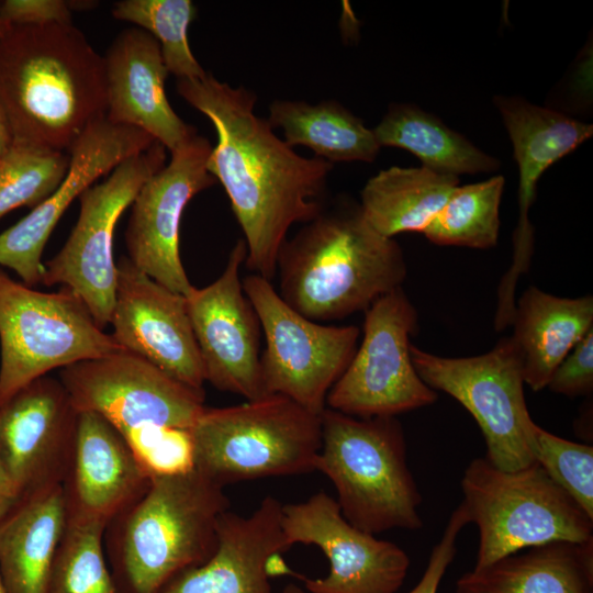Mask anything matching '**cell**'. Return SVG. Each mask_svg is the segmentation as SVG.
I'll return each mask as SVG.
<instances>
[{"mask_svg":"<svg viewBox=\"0 0 593 593\" xmlns=\"http://www.w3.org/2000/svg\"><path fill=\"white\" fill-rule=\"evenodd\" d=\"M177 92L213 124L217 142L206 168L231 202L243 231L246 267L272 280L292 225L314 219L327 204L333 164L299 155L255 113L256 96L206 72L177 79Z\"/></svg>","mask_w":593,"mask_h":593,"instance_id":"1","label":"cell"},{"mask_svg":"<svg viewBox=\"0 0 593 593\" xmlns=\"http://www.w3.org/2000/svg\"><path fill=\"white\" fill-rule=\"evenodd\" d=\"M0 104L13 142L68 153L105 118L104 59L72 23L5 24Z\"/></svg>","mask_w":593,"mask_h":593,"instance_id":"2","label":"cell"},{"mask_svg":"<svg viewBox=\"0 0 593 593\" xmlns=\"http://www.w3.org/2000/svg\"><path fill=\"white\" fill-rule=\"evenodd\" d=\"M277 272L282 300L325 323L366 311L401 288L407 268L394 238L370 225L359 202L339 197L284 240Z\"/></svg>","mask_w":593,"mask_h":593,"instance_id":"3","label":"cell"},{"mask_svg":"<svg viewBox=\"0 0 593 593\" xmlns=\"http://www.w3.org/2000/svg\"><path fill=\"white\" fill-rule=\"evenodd\" d=\"M228 510L224 486L194 468L152 474L144 494L109 523L111 573L119 592L160 593L180 573L205 562Z\"/></svg>","mask_w":593,"mask_h":593,"instance_id":"4","label":"cell"},{"mask_svg":"<svg viewBox=\"0 0 593 593\" xmlns=\"http://www.w3.org/2000/svg\"><path fill=\"white\" fill-rule=\"evenodd\" d=\"M321 428L315 471L334 484L347 522L372 535L423 527L417 511L422 496L396 416L362 418L326 407Z\"/></svg>","mask_w":593,"mask_h":593,"instance_id":"5","label":"cell"},{"mask_svg":"<svg viewBox=\"0 0 593 593\" xmlns=\"http://www.w3.org/2000/svg\"><path fill=\"white\" fill-rule=\"evenodd\" d=\"M189 432L194 469L222 486L315 471L322 444L321 415L279 394L205 407Z\"/></svg>","mask_w":593,"mask_h":593,"instance_id":"6","label":"cell"},{"mask_svg":"<svg viewBox=\"0 0 593 593\" xmlns=\"http://www.w3.org/2000/svg\"><path fill=\"white\" fill-rule=\"evenodd\" d=\"M461 489L460 505L479 529L473 569L555 541L593 539V518L537 462L504 471L478 457L466 468Z\"/></svg>","mask_w":593,"mask_h":593,"instance_id":"7","label":"cell"},{"mask_svg":"<svg viewBox=\"0 0 593 593\" xmlns=\"http://www.w3.org/2000/svg\"><path fill=\"white\" fill-rule=\"evenodd\" d=\"M0 406L53 369L124 350L67 287L42 292L0 267Z\"/></svg>","mask_w":593,"mask_h":593,"instance_id":"8","label":"cell"},{"mask_svg":"<svg viewBox=\"0 0 593 593\" xmlns=\"http://www.w3.org/2000/svg\"><path fill=\"white\" fill-rule=\"evenodd\" d=\"M410 351L419 378L473 416L485 440V458L493 466L514 471L536 462L532 452L535 422L524 395L521 356L511 337L472 357L437 356L414 345Z\"/></svg>","mask_w":593,"mask_h":593,"instance_id":"9","label":"cell"},{"mask_svg":"<svg viewBox=\"0 0 593 593\" xmlns=\"http://www.w3.org/2000/svg\"><path fill=\"white\" fill-rule=\"evenodd\" d=\"M242 283L265 337L260 371L266 394L283 395L321 415L328 392L355 355L360 329L303 316L261 276L254 273Z\"/></svg>","mask_w":593,"mask_h":593,"instance_id":"10","label":"cell"},{"mask_svg":"<svg viewBox=\"0 0 593 593\" xmlns=\"http://www.w3.org/2000/svg\"><path fill=\"white\" fill-rule=\"evenodd\" d=\"M166 150L155 142L119 164L103 181L86 189L78 198L79 216L70 235L44 264L42 283L69 288L102 329L110 324L115 303V225L142 186L166 165Z\"/></svg>","mask_w":593,"mask_h":593,"instance_id":"11","label":"cell"},{"mask_svg":"<svg viewBox=\"0 0 593 593\" xmlns=\"http://www.w3.org/2000/svg\"><path fill=\"white\" fill-rule=\"evenodd\" d=\"M416 324L417 312L402 287L377 299L365 311L360 346L327 394L328 409L367 418L435 403L436 391L419 378L411 358Z\"/></svg>","mask_w":593,"mask_h":593,"instance_id":"12","label":"cell"},{"mask_svg":"<svg viewBox=\"0 0 593 593\" xmlns=\"http://www.w3.org/2000/svg\"><path fill=\"white\" fill-rule=\"evenodd\" d=\"M59 380L78 412H94L122 436L148 426L190 429L204 411V391L122 351L65 367Z\"/></svg>","mask_w":593,"mask_h":593,"instance_id":"13","label":"cell"},{"mask_svg":"<svg viewBox=\"0 0 593 593\" xmlns=\"http://www.w3.org/2000/svg\"><path fill=\"white\" fill-rule=\"evenodd\" d=\"M211 149L209 139L195 133L170 152L169 163L137 192L125 231L130 261L159 284L183 296L193 286L180 257V222L192 198L216 182L206 168Z\"/></svg>","mask_w":593,"mask_h":593,"instance_id":"14","label":"cell"},{"mask_svg":"<svg viewBox=\"0 0 593 593\" xmlns=\"http://www.w3.org/2000/svg\"><path fill=\"white\" fill-rule=\"evenodd\" d=\"M281 523L288 549L294 544L315 545L328 559L326 577L303 578L310 593H395L406 578V552L351 525L336 500L323 491L282 505Z\"/></svg>","mask_w":593,"mask_h":593,"instance_id":"15","label":"cell"},{"mask_svg":"<svg viewBox=\"0 0 593 593\" xmlns=\"http://www.w3.org/2000/svg\"><path fill=\"white\" fill-rule=\"evenodd\" d=\"M246 251L239 239L220 277L204 288L193 287L186 299L205 381L253 401L268 394L260 371V322L239 278Z\"/></svg>","mask_w":593,"mask_h":593,"instance_id":"16","label":"cell"},{"mask_svg":"<svg viewBox=\"0 0 593 593\" xmlns=\"http://www.w3.org/2000/svg\"><path fill=\"white\" fill-rule=\"evenodd\" d=\"M493 103L512 142L518 167V220L513 235V259L499 284L494 317V328L501 332L512 324L516 284L532 261L534 232L529 209L536 199L537 183L551 165L592 136L593 125L517 96H495Z\"/></svg>","mask_w":593,"mask_h":593,"instance_id":"17","label":"cell"},{"mask_svg":"<svg viewBox=\"0 0 593 593\" xmlns=\"http://www.w3.org/2000/svg\"><path fill=\"white\" fill-rule=\"evenodd\" d=\"M156 141L137 127L107 118L90 124L71 146L66 176L36 208L0 234V267L12 269L26 286L42 282L44 247L71 202L119 164Z\"/></svg>","mask_w":593,"mask_h":593,"instance_id":"18","label":"cell"},{"mask_svg":"<svg viewBox=\"0 0 593 593\" xmlns=\"http://www.w3.org/2000/svg\"><path fill=\"white\" fill-rule=\"evenodd\" d=\"M114 340L175 380L204 391L205 374L186 296L138 270L127 257L116 262Z\"/></svg>","mask_w":593,"mask_h":593,"instance_id":"19","label":"cell"},{"mask_svg":"<svg viewBox=\"0 0 593 593\" xmlns=\"http://www.w3.org/2000/svg\"><path fill=\"white\" fill-rule=\"evenodd\" d=\"M78 415L60 380L47 374L0 406V456L21 495L64 483Z\"/></svg>","mask_w":593,"mask_h":593,"instance_id":"20","label":"cell"},{"mask_svg":"<svg viewBox=\"0 0 593 593\" xmlns=\"http://www.w3.org/2000/svg\"><path fill=\"white\" fill-rule=\"evenodd\" d=\"M103 59L107 120L143 130L169 152L197 133L169 104L165 90L169 72L153 35L139 27L125 29Z\"/></svg>","mask_w":593,"mask_h":593,"instance_id":"21","label":"cell"},{"mask_svg":"<svg viewBox=\"0 0 593 593\" xmlns=\"http://www.w3.org/2000/svg\"><path fill=\"white\" fill-rule=\"evenodd\" d=\"M282 505L268 495L247 516L226 511L217 524L213 555L180 573L160 593H273L269 563L288 549Z\"/></svg>","mask_w":593,"mask_h":593,"instance_id":"22","label":"cell"},{"mask_svg":"<svg viewBox=\"0 0 593 593\" xmlns=\"http://www.w3.org/2000/svg\"><path fill=\"white\" fill-rule=\"evenodd\" d=\"M150 473L122 434L94 412H79L64 490L67 511L109 525L146 491Z\"/></svg>","mask_w":593,"mask_h":593,"instance_id":"23","label":"cell"},{"mask_svg":"<svg viewBox=\"0 0 593 593\" xmlns=\"http://www.w3.org/2000/svg\"><path fill=\"white\" fill-rule=\"evenodd\" d=\"M66 522L63 484L23 494L0 522V574L8 593H47Z\"/></svg>","mask_w":593,"mask_h":593,"instance_id":"24","label":"cell"},{"mask_svg":"<svg viewBox=\"0 0 593 593\" xmlns=\"http://www.w3.org/2000/svg\"><path fill=\"white\" fill-rule=\"evenodd\" d=\"M511 336L522 360L524 382L547 388L558 365L593 328V296L560 298L532 286L515 303Z\"/></svg>","mask_w":593,"mask_h":593,"instance_id":"25","label":"cell"},{"mask_svg":"<svg viewBox=\"0 0 593 593\" xmlns=\"http://www.w3.org/2000/svg\"><path fill=\"white\" fill-rule=\"evenodd\" d=\"M456 593H593V539L506 556L462 574Z\"/></svg>","mask_w":593,"mask_h":593,"instance_id":"26","label":"cell"},{"mask_svg":"<svg viewBox=\"0 0 593 593\" xmlns=\"http://www.w3.org/2000/svg\"><path fill=\"white\" fill-rule=\"evenodd\" d=\"M458 183L459 177L422 166H393L368 179L359 204L370 225L385 237L423 233Z\"/></svg>","mask_w":593,"mask_h":593,"instance_id":"27","label":"cell"},{"mask_svg":"<svg viewBox=\"0 0 593 593\" xmlns=\"http://www.w3.org/2000/svg\"><path fill=\"white\" fill-rule=\"evenodd\" d=\"M279 127L283 141L304 146L315 157L332 164L339 161L372 163L380 152L372 128L335 100L310 104L301 100H275L267 119Z\"/></svg>","mask_w":593,"mask_h":593,"instance_id":"28","label":"cell"},{"mask_svg":"<svg viewBox=\"0 0 593 593\" xmlns=\"http://www.w3.org/2000/svg\"><path fill=\"white\" fill-rule=\"evenodd\" d=\"M372 131L380 147L405 149L422 161V167L439 174L459 177L501 167L499 159L412 103H392Z\"/></svg>","mask_w":593,"mask_h":593,"instance_id":"29","label":"cell"},{"mask_svg":"<svg viewBox=\"0 0 593 593\" xmlns=\"http://www.w3.org/2000/svg\"><path fill=\"white\" fill-rule=\"evenodd\" d=\"M504 184V177L495 175L481 182L457 186L423 234L439 246H495Z\"/></svg>","mask_w":593,"mask_h":593,"instance_id":"30","label":"cell"},{"mask_svg":"<svg viewBox=\"0 0 593 593\" xmlns=\"http://www.w3.org/2000/svg\"><path fill=\"white\" fill-rule=\"evenodd\" d=\"M107 526L100 519L67 511L47 593H120L103 550Z\"/></svg>","mask_w":593,"mask_h":593,"instance_id":"31","label":"cell"},{"mask_svg":"<svg viewBox=\"0 0 593 593\" xmlns=\"http://www.w3.org/2000/svg\"><path fill=\"white\" fill-rule=\"evenodd\" d=\"M112 14L153 35L160 46L168 72L177 79L203 78L206 75L188 41V27L197 14L191 0H122L115 2Z\"/></svg>","mask_w":593,"mask_h":593,"instance_id":"32","label":"cell"},{"mask_svg":"<svg viewBox=\"0 0 593 593\" xmlns=\"http://www.w3.org/2000/svg\"><path fill=\"white\" fill-rule=\"evenodd\" d=\"M69 160V153L13 142L0 161V219L42 203L66 176Z\"/></svg>","mask_w":593,"mask_h":593,"instance_id":"33","label":"cell"},{"mask_svg":"<svg viewBox=\"0 0 593 593\" xmlns=\"http://www.w3.org/2000/svg\"><path fill=\"white\" fill-rule=\"evenodd\" d=\"M532 452L547 474L593 518V447L561 438L535 423Z\"/></svg>","mask_w":593,"mask_h":593,"instance_id":"34","label":"cell"},{"mask_svg":"<svg viewBox=\"0 0 593 593\" xmlns=\"http://www.w3.org/2000/svg\"><path fill=\"white\" fill-rule=\"evenodd\" d=\"M152 474H174L194 468L189 429L148 425L123 436Z\"/></svg>","mask_w":593,"mask_h":593,"instance_id":"35","label":"cell"},{"mask_svg":"<svg viewBox=\"0 0 593 593\" xmlns=\"http://www.w3.org/2000/svg\"><path fill=\"white\" fill-rule=\"evenodd\" d=\"M547 388L569 398L589 395L593 390V328L555 369Z\"/></svg>","mask_w":593,"mask_h":593,"instance_id":"36","label":"cell"},{"mask_svg":"<svg viewBox=\"0 0 593 593\" xmlns=\"http://www.w3.org/2000/svg\"><path fill=\"white\" fill-rule=\"evenodd\" d=\"M467 524V514L459 505L450 515L440 540L433 548L421 580L409 593H437L439 583L456 556L458 535Z\"/></svg>","mask_w":593,"mask_h":593,"instance_id":"37","label":"cell"},{"mask_svg":"<svg viewBox=\"0 0 593 593\" xmlns=\"http://www.w3.org/2000/svg\"><path fill=\"white\" fill-rule=\"evenodd\" d=\"M69 1L4 0L0 2V22L7 25L72 23Z\"/></svg>","mask_w":593,"mask_h":593,"instance_id":"38","label":"cell"},{"mask_svg":"<svg viewBox=\"0 0 593 593\" xmlns=\"http://www.w3.org/2000/svg\"><path fill=\"white\" fill-rule=\"evenodd\" d=\"M21 496L0 456V522L15 506Z\"/></svg>","mask_w":593,"mask_h":593,"instance_id":"39","label":"cell"},{"mask_svg":"<svg viewBox=\"0 0 593 593\" xmlns=\"http://www.w3.org/2000/svg\"><path fill=\"white\" fill-rule=\"evenodd\" d=\"M13 144V135L8 118L0 104V161Z\"/></svg>","mask_w":593,"mask_h":593,"instance_id":"40","label":"cell"},{"mask_svg":"<svg viewBox=\"0 0 593 593\" xmlns=\"http://www.w3.org/2000/svg\"><path fill=\"white\" fill-rule=\"evenodd\" d=\"M281 593H310L304 588H301L294 583H289L284 586Z\"/></svg>","mask_w":593,"mask_h":593,"instance_id":"41","label":"cell"},{"mask_svg":"<svg viewBox=\"0 0 593 593\" xmlns=\"http://www.w3.org/2000/svg\"><path fill=\"white\" fill-rule=\"evenodd\" d=\"M0 593H8L5 586H4V583H3V580L1 578V574H0Z\"/></svg>","mask_w":593,"mask_h":593,"instance_id":"42","label":"cell"},{"mask_svg":"<svg viewBox=\"0 0 593 593\" xmlns=\"http://www.w3.org/2000/svg\"><path fill=\"white\" fill-rule=\"evenodd\" d=\"M4 29H5V24H3L2 22H0V34L3 32Z\"/></svg>","mask_w":593,"mask_h":593,"instance_id":"43","label":"cell"}]
</instances>
